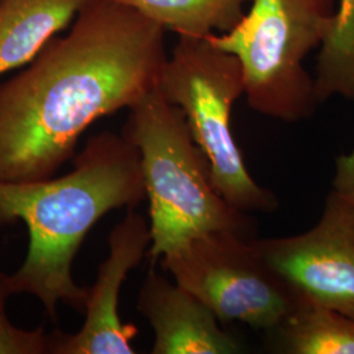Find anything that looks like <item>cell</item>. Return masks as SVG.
I'll return each instance as SVG.
<instances>
[{
	"label": "cell",
	"mask_w": 354,
	"mask_h": 354,
	"mask_svg": "<svg viewBox=\"0 0 354 354\" xmlns=\"http://www.w3.org/2000/svg\"><path fill=\"white\" fill-rule=\"evenodd\" d=\"M163 26L115 0H92L64 37L0 84V183L54 176L95 121L158 88Z\"/></svg>",
	"instance_id": "6da1fadb"
},
{
	"label": "cell",
	"mask_w": 354,
	"mask_h": 354,
	"mask_svg": "<svg viewBox=\"0 0 354 354\" xmlns=\"http://www.w3.org/2000/svg\"><path fill=\"white\" fill-rule=\"evenodd\" d=\"M145 198L138 149L111 131L91 137L64 176L0 183V225L21 221L29 234L26 261L10 276L13 294L37 297L53 320L59 302L86 310L88 289L73 277L79 247L104 215Z\"/></svg>",
	"instance_id": "7a4b0ae2"
},
{
	"label": "cell",
	"mask_w": 354,
	"mask_h": 354,
	"mask_svg": "<svg viewBox=\"0 0 354 354\" xmlns=\"http://www.w3.org/2000/svg\"><path fill=\"white\" fill-rule=\"evenodd\" d=\"M122 136L140 153L150 203L152 263L203 232L226 230L254 239V222L215 190L209 160L184 112L159 88L130 108Z\"/></svg>",
	"instance_id": "3957f363"
},
{
	"label": "cell",
	"mask_w": 354,
	"mask_h": 354,
	"mask_svg": "<svg viewBox=\"0 0 354 354\" xmlns=\"http://www.w3.org/2000/svg\"><path fill=\"white\" fill-rule=\"evenodd\" d=\"M335 0H252L250 12L207 38L241 62L244 95L253 111L283 122L308 118L317 105L306 55L322 45Z\"/></svg>",
	"instance_id": "277c9868"
},
{
	"label": "cell",
	"mask_w": 354,
	"mask_h": 354,
	"mask_svg": "<svg viewBox=\"0 0 354 354\" xmlns=\"http://www.w3.org/2000/svg\"><path fill=\"white\" fill-rule=\"evenodd\" d=\"M158 88L185 114L194 140L209 160L215 190L243 213H273L279 200L250 175L231 127L234 104L244 95L238 58L207 37L180 36Z\"/></svg>",
	"instance_id": "5b68a950"
},
{
	"label": "cell",
	"mask_w": 354,
	"mask_h": 354,
	"mask_svg": "<svg viewBox=\"0 0 354 354\" xmlns=\"http://www.w3.org/2000/svg\"><path fill=\"white\" fill-rule=\"evenodd\" d=\"M160 266L221 323L273 330L295 304V292L269 266L256 239L232 231L193 236L162 256Z\"/></svg>",
	"instance_id": "8992f818"
},
{
	"label": "cell",
	"mask_w": 354,
	"mask_h": 354,
	"mask_svg": "<svg viewBox=\"0 0 354 354\" xmlns=\"http://www.w3.org/2000/svg\"><path fill=\"white\" fill-rule=\"evenodd\" d=\"M256 244L297 295L354 319L353 171L337 165L315 227Z\"/></svg>",
	"instance_id": "52a82bcc"
},
{
	"label": "cell",
	"mask_w": 354,
	"mask_h": 354,
	"mask_svg": "<svg viewBox=\"0 0 354 354\" xmlns=\"http://www.w3.org/2000/svg\"><path fill=\"white\" fill-rule=\"evenodd\" d=\"M109 254L88 289L86 322L79 332H55L48 336V353L133 354L137 326L124 323L118 314L120 290L131 269L140 266L151 245L150 223L129 212L109 234Z\"/></svg>",
	"instance_id": "ba28073f"
},
{
	"label": "cell",
	"mask_w": 354,
	"mask_h": 354,
	"mask_svg": "<svg viewBox=\"0 0 354 354\" xmlns=\"http://www.w3.org/2000/svg\"><path fill=\"white\" fill-rule=\"evenodd\" d=\"M138 310L150 323L152 354H231L239 344L219 327L214 314L189 291L151 269L138 297Z\"/></svg>",
	"instance_id": "9c48e42d"
},
{
	"label": "cell",
	"mask_w": 354,
	"mask_h": 354,
	"mask_svg": "<svg viewBox=\"0 0 354 354\" xmlns=\"http://www.w3.org/2000/svg\"><path fill=\"white\" fill-rule=\"evenodd\" d=\"M92 0L0 3V75L32 62Z\"/></svg>",
	"instance_id": "30bf717a"
},
{
	"label": "cell",
	"mask_w": 354,
	"mask_h": 354,
	"mask_svg": "<svg viewBox=\"0 0 354 354\" xmlns=\"http://www.w3.org/2000/svg\"><path fill=\"white\" fill-rule=\"evenodd\" d=\"M273 332L281 353L354 354V319L299 295Z\"/></svg>",
	"instance_id": "8fae6325"
},
{
	"label": "cell",
	"mask_w": 354,
	"mask_h": 354,
	"mask_svg": "<svg viewBox=\"0 0 354 354\" xmlns=\"http://www.w3.org/2000/svg\"><path fill=\"white\" fill-rule=\"evenodd\" d=\"M180 36L205 38L226 33L241 21L252 0H115Z\"/></svg>",
	"instance_id": "7c38bea8"
},
{
	"label": "cell",
	"mask_w": 354,
	"mask_h": 354,
	"mask_svg": "<svg viewBox=\"0 0 354 354\" xmlns=\"http://www.w3.org/2000/svg\"><path fill=\"white\" fill-rule=\"evenodd\" d=\"M314 83L317 102L333 95L354 100V0H339L329 19Z\"/></svg>",
	"instance_id": "4fadbf2b"
},
{
	"label": "cell",
	"mask_w": 354,
	"mask_h": 354,
	"mask_svg": "<svg viewBox=\"0 0 354 354\" xmlns=\"http://www.w3.org/2000/svg\"><path fill=\"white\" fill-rule=\"evenodd\" d=\"M48 353V336L42 327L17 328L7 319L0 327V354Z\"/></svg>",
	"instance_id": "5bb4252c"
},
{
	"label": "cell",
	"mask_w": 354,
	"mask_h": 354,
	"mask_svg": "<svg viewBox=\"0 0 354 354\" xmlns=\"http://www.w3.org/2000/svg\"><path fill=\"white\" fill-rule=\"evenodd\" d=\"M13 295L10 276L0 272V327L8 319L6 315V302Z\"/></svg>",
	"instance_id": "9a60e30c"
},
{
	"label": "cell",
	"mask_w": 354,
	"mask_h": 354,
	"mask_svg": "<svg viewBox=\"0 0 354 354\" xmlns=\"http://www.w3.org/2000/svg\"><path fill=\"white\" fill-rule=\"evenodd\" d=\"M3 1H4V0H0V3H3Z\"/></svg>",
	"instance_id": "2e32d148"
}]
</instances>
